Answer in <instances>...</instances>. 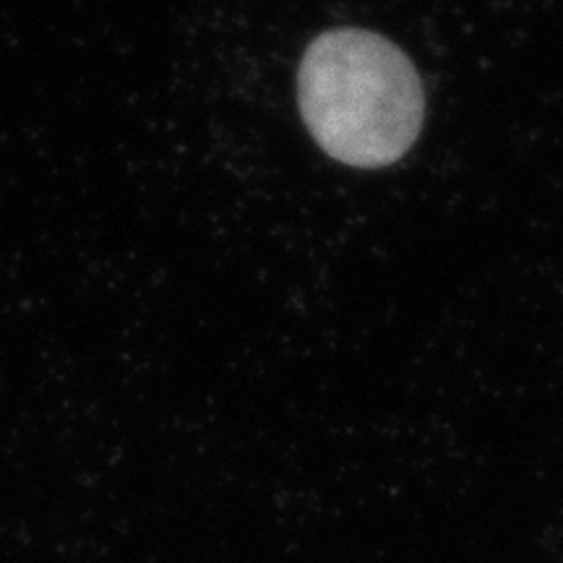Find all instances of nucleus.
I'll use <instances>...</instances> for the list:
<instances>
[{
	"mask_svg": "<svg viewBox=\"0 0 563 563\" xmlns=\"http://www.w3.org/2000/svg\"><path fill=\"white\" fill-rule=\"evenodd\" d=\"M298 104L329 157L352 167H386L420 136L426 95L412 60L382 34L340 26L306 47Z\"/></svg>",
	"mask_w": 563,
	"mask_h": 563,
	"instance_id": "1",
	"label": "nucleus"
}]
</instances>
